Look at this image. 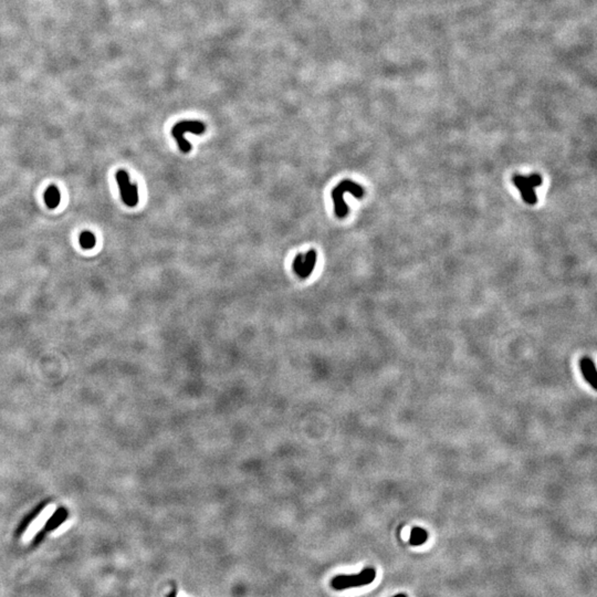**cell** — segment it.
Returning <instances> with one entry per match:
<instances>
[{
	"mask_svg": "<svg viewBox=\"0 0 597 597\" xmlns=\"http://www.w3.org/2000/svg\"><path fill=\"white\" fill-rule=\"evenodd\" d=\"M351 193L356 198H362L364 195V189L358 184H356L352 180H343L338 186L332 190V198L334 202V209L335 215L339 218H344L349 213V208L345 204L344 194Z\"/></svg>",
	"mask_w": 597,
	"mask_h": 597,
	"instance_id": "cell-1",
	"label": "cell"
},
{
	"mask_svg": "<svg viewBox=\"0 0 597 597\" xmlns=\"http://www.w3.org/2000/svg\"><path fill=\"white\" fill-rule=\"evenodd\" d=\"M318 260V254L315 250H310L305 254L299 253L294 258L292 262V269L294 273L300 279H307L312 273Z\"/></svg>",
	"mask_w": 597,
	"mask_h": 597,
	"instance_id": "cell-6",
	"label": "cell"
},
{
	"mask_svg": "<svg viewBox=\"0 0 597 597\" xmlns=\"http://www.w3.org/2000/svg\"><path fill=\"white\" fill-rule=\"evenodd\" d=\"M394 597H407V596H406L405 594H397V595H395Z\"/></svg>",
	"mask_w": 597,
	"mask_h": 597,
	"instance_id": "cell-13",
	"label": "cell"
},
{
	"mask_svg": "<svg viewBox=\"0 0 597 597\" xmlns=\"http://www.w3.org/2000/svg\"><path fill=\"white\" fill-rule=\"evenodd\" d=\"M54 511H56V505L53 503L48 504L46 508L33 519L32 522L28 525L26 532H24V535L28 536L29 539H33L34 536L46 526L48 521L51 519V516L53 515Z\"/></svg>",
	"mask_w": 597,
	"mask_h": 597,
	"instance_id": "cell-7",
	"label": "cell"
},
{
	"mask_svg": "<svg viewBox=\"0 0 597 597\" xmlns=\"http://www.w3.org/2000/svg\"><path fill=\"white\" fill-rule=\"evenodd\" d=\"M44 202H46L48 208L50 209L58 207L60 202H61V194H60V190L57 186L51 185V186L47 188L46 193H44Z\"/></svg>",
	"mask_w": 597,
	"mask_h": 597,
	"instance_id": "cell-9",
	"label": "cell"
},
{
	"mask_svg": "<svg viewBox=\"0 0 597 597\" xmlns=\"http://www.w3.org/2000/svg\"><path fill=\"white\" fill-rule=\"evenodd\" d=\"M581 368H582V373H583L585 379L588 380V382L593 386L594 388H596V368L595 365L593 363V360L590 358H584L581 362Z\"/></svg>",
	"mask_w": 597,
	"mask_h": 597,
	"instance_id": "cell-8",
	"label": "cell"
},
{
	"mask_svg": "<svg viewBox=\"0 0 597 597\" xmlns=\"http://www.w3.org/2000/svg\"><path fill=\"white\" fill-rule=\"evenodd\" d=\"M167 597H177V590H176V586L174 585V589H173V590H172V592H170V593L168 594V596H167Z\"/></svg>",
	"mask_w": 597,
	"mask_h": 597,
	"instance_id": "cell-12",
	"label": "cell"
},
{
	"mask_svg": "<svg viewBox=\"0 0 597 597\" xmlns=\"http://www.w3.org/2000/svg\"><path fill=\"white\" fill-rule=\"evenodd\" d=\"M79 241L83 249H92L97 243V238L91 232H84L80 235Z\"/></svg>",
	"mask_w": 597,
	"mask_h": 597,
	"instance_id": "cell-11",
	"label": "cell"
},
{
	"mask_svg": "<svg viewBox=\"0 0 597 597\" xmlns=\"http://www.w3.org/2000/svg\"><path fill=\"white\" fill-rule=\"evenodd\" d=\"M206 131V125L199 121H182L174 125L172 128V135L176 139L179 149L183 153L187 154L192 150V145L184 137L185 133H193L196 135H202Z\"/></svg>",
	"mask_w": 597,
	"mask_h": 597,
	"instance_id": "cell-3",
	"label": "cell"
},
{
	"mask_svg": "<svg viewBox=\"0 0 597 597\" xmlns=\"http://www.w3.org/2000/svg\"><path fill=\"white\" fill-rule=\"evenodd\" d=\"M117 182L121 193V198L128 207H135L138 204V187L136 184H132L128 174L125 170H119L115 175Z\"/></svg>",
	"mask_w": 597,
	"mask_h": 597,
	"instance_id": "cell-5",
	"label": "cell"
},
{
	"mask_svg": "<svg viewBox=\"0 0 597 597\" xmlns=\"http://www.w3.org/2000/svg\"><path fill=\"white\" fill-rule=\"evenodd\" d=\"M427 538H428V534H427V532H426L424 529L414 528L413 530H411L409 542H410L411 545L418 546V545L424 544L425 542L427 541Z\"/></svg>",
	"mask_w": 597,
	"mask_h": 597,
	"instance_id": "cell-10",
	"label": "cell"
},
{
	"mask_svg": "<svg viewBox=\"0 0 597 597\" xmlns=\"http://www.w3.org/2000/svg\"><path fill=\"white\" fill-rule=\"evenodd\" d=\"M513 183L521 190L524 202L529 205H534L538 202V198H536L535 195V188L539 187L542 183V178L539 174H532L529 176L514 175Z\"/></svg>",
	"mask_w": 597,
	"mask_h": 597,
	"instance_id": "cell-4",
	"label": "cell"
},
{
	"mask_svg": "<svg viewBox=\"0 0 597 597\" xmlns=\"http://www.w3.org/2000/svg\"><path fill=\"white\" fill-rule=\"evenodd\" d=\"M376 578V571L373 568L363 570L358 574L352 575H338L331 581V586L336 591H343L348 589L362 588V586L369 585Z\"/></svg>",
	"mask_w": 597,
	"mask_h": 597,
	"instance_id": "cell-2",
	"label": "cell"
}]
</instances>
